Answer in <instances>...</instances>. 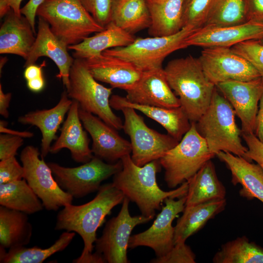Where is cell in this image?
I'll list each match as a JSON object with an SVG mask.
<instances>
[{
  "label": "cell",
  "instance_id": "obj_1",
  "mask_svg": "<svg viewBox=\"0 0 263 263\" xmlns=\"http://www.w3.org/2000/svg\"><path fill=\"white\" fill-rule=\"evenodd\" d=\"M123 193L113 184L102 185L96 196L84 204L67 205L56 216L55 229L65 230L79 234L83 240L84 247L80 256L73 261L75 263H106L103 256L93 253L96 231L112 209L122 203Z\"/></svg>",
  "mask_w": 263,
  "mask_h": 263
},
{
  "label": "cell",
  "instance_id": "obj_2",
  "mask_svg": "<svg viewBox=\"0 0 263 263\" xmlns=\"http://www.w3.org/2000/svg\"><path fill=\"white\" fill-rule=\"evenodd\" d=\"M121 161L122 168L113 175L112 183L125 197L136 204L143 216L152 219L166 198L179 199L187 195L188 181L170 191L159 188L156 181V174L161 166L159 160L141 167L133 162L131 154L123 157Z\"/></svg>",
  "mask_w": 263,
  "mask_h": 263
},
{
  "label": "cell",
  "instance_id": "obj_3",
  "mask_svg": "<svg viewBox=\"0 0 263 263\" xmlns=\"http://www.w3.org/2000/svg\"><path fill=\"white\" fill-rule=\"evenodd\" d=\"M167 81L178 96L191 122H196L210 105L216 86L207 77L198 58L189 55L169 61L164 69Z\"/></svg>",
  "mask_w": 263,
  "mask_h": 263
},
{
  "label": "cell",
  "instance_id": "obj_4",
  "mask_svg": "<svg viewBox=\"0 0 263 263\" xmlns=\"http://www.w3.org/2000/svg\"><path fill=\"white\" fill-rule=\"evenodd\" d=\"M235 115L231 104L216 87L209 106L195 122L197 131L215 156L224 151L244 157L247 148L242 144Z\"/></svg>",
  "mask_w": 263,
  "mask_h": 263
},
{
  "label": "cell",
  "instance_id": "obj_5",
  "mask_svg": "<svg viewBox=\"0 0 263 263\" xmlns=\"http://www.w3.org/2000/svg\"><path fill=\"white\" fill-rule=\"evenodd\" d=\"M36 16L46 21L53 33L68 46L105 28L96 22L80 0H45Z\"/></svg>",
  "mask_w": 263,
  "mask_h": 263
},
{
  "label": "cell",
  "instance_id": "obj_6",
  "mask_svg": "<svg viewBox=\"0 0 263 263\" xmlns=\"http://www.w3.org/2000/svg\"><path fill=\"white\" fill-rule=\"evenodd\" d=\"M214 156L197 131L195 122H191L190 129L182 139L159 159L168 187L176 188L188 181Z\"/></svg>",
  "mask_w": 263,
  "mask_h": 263
},
{
  "label": "cell",
  "instance_id": "obj_7",
  "mask_svg": "<svg viewBox=\"0 0 263 263\" xmlns=\"http://www.w3.org/2000/svg\"><path fill=\"white\" fill-rule=\"evenodd\" d=\"M113 88L99 83L89 72L83 59L75 58L69 74L68 96L76 101L79 108L100 118L116 130L123 129L120 117L112 111L110 99Z\"/></svg>",
  "mask_w": 263,
  "mask_h": 263
},
{
  "label": "cell",
  "instance_id": "obj_8",
  "mask_svg": "<svg viewBox=\"0 0 263 263\" xmlns=\"http://www.w3.org/2000/svg\"><path fill=\"white\" fill-rule=\"evenodd\" d=\"M194 30L185 27L170 36L135 38L129 46L108 49L102 53L129 61L143 72L161 68L167 56L188 47L185 39Z\"/></svg>",
  "mask_w": 263,
  "mask_h": 263
},
{
  "label": "cell",
  "instance_id": "obj_9",
  "mask_svg": "<svg viewBox=\"0 0 263 263\" xmlns=\"http://www.w3.org/2000/svg\"><path fill=\"white\" fill-rule=\"evenodd\" d=\"M48 164L61 188L76 198L98 191L103 181L122 168L121 160L113 163H106L94 156L76 167H65L54 162Z\"/></svg>",
  "mask_w": 263,
  "mask_h": 263
},
{
  "label": "cell",
  "instance_id": "obj_10",
  "mask_svg": "<svg viewBox=\"0 0 263 263\" xmlns=\"http://www.w3.org/2000/svg\"><path fill=\"white\" fill-rule=\"evenodd\" d=\"M124 116L123 129L129 135L132 148L131 158L141 167L159 160L179 141L169 134H162L149 127L135 110L130 107L120 109Z\"/></svg>",
  "mask_w": 263,
  "mask_h": 263
},
{
  "label": "cell",
  "instance_id": "obj_11",
  "mask_svg": "<svg viewBox=\"0 0 263 263\" xmlns=\"http://www.w3.org/2000/svg\"><path fill=\"white\" fill-rule=\"evenodd\" d=\"M40 155L38 149L32 145L22 150L20 159L24 170V179L46 210L56 211L72 204L74 197L61 188L48 163Z\"/></svg>",
  "mask_w": 263,
  "mask_h": 263
},
{
  "label": "cell",
  "instance_id": "obj_12",
  "mask_svg": "<svg viewBox=\"0 0 263 263\" xmlns=\"http://www.w3.org/2000/svg\"><path fill=\"white\" fill-rule=\"evenodd\" d=\"M129 202L125 197L120 212L107 222L102 235L95 242L96 252L103 256L106 263H130L127 249L132 230L137 225L151 220L142 214L132 216Z\"/></svg>",
  "mask_w": 263,
  "mask_h": 263
},
{
  "label": "cell",
  "instance_id": "obj_13",
  "mask_svg": "<svg viewBox=\"0 0 263 263\" xmlns=\"http://www.w3.org/2000/svg\"><path fill=\"white\" fill-rule=\"evenodd\" d=\"M198 58L207 77L215 86L229 80L250 81L261 77L248 61L231 48H203Z\"/></svg>",
  "mask_w": 263,
  "mask_h": 263
},
{
  "label": "cell",
  "instance_id": "obj_14",
  "mask_svg": "<svg viewBox=\"0 0 263 263\" xmlns=\"http://www.w3.org/2000/svg\"><path fill=\"white\" fill-rule=\"evenodd\" d=\"M186 195L175 200L167 198L152 225L145 231L131 236L129 248L144 246L151 248L157 257L168 253L174 245V219L185 207Z\"/></svg>",
  "mask_w": 263,
  "mask_h": 263
},
{
  "label": "cell",
  "instance_id": "obj_15",
  "mask_svg": "<svg viewBox=\"0 0 263 263\" xmlns=\"http://www.w3.org/2000/svg\"><path fill=\"white\" fill-rule=\"evenodd\" d=\"M216 87L240 119L242 133H255L259 104L263 93V78L229 80L220 83Z\"/></svg>",
  "mask_w": 263,
  "mask_h": 263
},
{
  "label": "cell",
  "instance_id": "obj_16",
  "mask_svg": "<svg viewBox=\"0 0 263 263\" xmlns=\"http://www.w3.org/2000/svg\"><path fill=\"white\" fill-rule=\"evenodd\" d=\"M263 38V24L248 21L226 26H203L185 39L188 46L229 47L243 41Z\"/></svg>",
  "mask_w": 263,
  "mask_h": 263
},
{
  "label": "cell",
  "instance_id": "obj_17",
  "mask_svg": "<svg viewBox=\"0 0 263 263\" xmlns=\"http://www.w3.org/2000/svg\"><path fill=\"white\" fill-rule=\"evenodd\" d=\"M80 119L92 139L94 156L110 163L121 160L132 152L130 142L120 136L115 129L97 116L79 108Z\"/></svg>",
  "mask_w": 263,
  "mask_h": 263
},
{
  "label": "cell",
  "instance_id": "obj_18",
  "mask_svg": "<svg viewBox=\"0 0 263 263\" xmlns=\"http://www.w3.org/2000/svg\"><path fill=\"white\" fill-rule=\"evenodd\" d=\"M68 49V46L53 33L49 24L38 17L36 40L25 60L24 67L35 64L40 57L50 58L59 70L56 77L62 79L66 89L69 86L70 71L75 59L69 55Z\"/></svg>",
  "mask_w": 263,
  "mask_h": 263
},
{
  "label": "cell",
  "instance_id": "obj_19",
  "mask_svg": "<svg viewBox=\"0 0 263 263\" xmlns=\"http://www.w3.org/2000/svg\"><path fill=\"white\" fill-rule=\"evenodd\" d=\"M126 92V98L132 103L168 108L181 106L163 68L143 72L136 85Z\"/></svg>",
  "mask_w": 263,
  "mask_h": 263
},
{
  "label": "cell",
  "instance_id": "obj_20",
  "mask_svg": "<svg viewBox=\"0 0 263 263\" xmlns=\"http://www.w3.org/2000/svg\"><path fill=\"white\" fill-rule=\"evenodd\" d=\"M83 59L89 72L97 81L125 91L136 85L143 73L129 61L102 53Z\"/></svg>",
  "mask_w": 263,
  "mask_h": 263
},
{
  "label": "cell",
  "instance_id": "obj_21",
  "mask_svg": "<svg viewBox=\"0 0 263 263\" xmlns=\"http://www.w3.org/2000/svg\"><path fill=\"white\" fill-rule=\"evenodd\" d=\"M79 110L78 103L73 100L60 129V134L51 145L50 152L56 153L63 149H67L75 161L83 164L89 161L94 155L89 146L87 132L83 129Z\"/></svg>",
  "mask_w": 263,
  "mask_h": 263
},
{
  "label": "cell",
  "instance_id": "obj_22",
  "mask_svg": "<svg viewBox=\"0 0 263 263\" xmlns=\"http://www.w3.org/2000/svg\"><path fill=\"white\" fill-rule=\"evenodd\" d=\"M112 108L120 110L124 107L132 108L144 113L160 124L168 134L180 141L191 126V122L180 106L176 108L144 105L132 103L125 97L112 95L110 99Z\"/></svg>",
  "mask_w": 263,
  "mask_h": 263
},
{
  "label": "cell",
  "instance_id": "obj_23",
  "mask_svg": "<svg viewBox=\"0 0 263 263\" xmlns=\"http://www.w3.org/2000/svg\"><path fill=\"white\" fill-rule=\"evenodd\" d=\"M72 102L73 100L69 97L65 90L61 94L58 102L54 107L30 112L19 117L18 121L21 124L35 126L39 129L42 135L41 157H45L50 152L51 144L57 138L56 133L63 122Z\"/></svg>",
  "mask_w": 263,
  "mask_h": 263
},
{
  "label": "cell",
  "instance_id": "obj_24",
  "mask_svg": "<svg viewBox=\"0 0 263 263\" xmlns=\"http://www.w3.org/2000/svg\"><path fill=\"white\" fill-rule=\"evenodd\" d=\"M216 156L230 170L232 184L241 185L240 196L248 200L256 198L263 203V170L260 166L229 152L221 151Z\"/></svg>",
  "mask_w": 263,
  "mask_h": 263
},
{
  "label": "cell",
  "instance_id": "obj_25",
  "mask_svg": "<svg viewBox=\"0 0 263 263\" xmlns=\"http://www.w3.org/2000/svg\"><path fill=\"white\" fill-rule=\"evenodd\" d=\"M4 17L0 28V54H14L26 60L36 40V33L23 15L18 16L11 9Z\"/></svg>",
  "mask_w": 263,
  "mask_h": 263
},
{
  "label": "cell",
  "instance_id": "obj_26",
  "mask_svg": "<svg viewBox=\"0 0 263 263\" xmlns=\"http://www.w3.org/2000/svg\"><path fill=\"white\" fill-rule=\"evenodd\" d=\"M135 38L110 22L102 31L87 37L78 44L68 46L74 58L86 59L111 48L129 46Z\"/></svg>",
  "mask_w": 263,
  "mask_h": 263
},
{
  "label": "cell",
  "instance_id": "obj_27",
  "mask_svg": "<svg viewBox=\"0 0 263 263\" xmlns=\"http://www.w3.org/2000/svg\"><path fill=\"white\" fill-rule=\"evenodd\" d=\"M151 17V37L174 35L183 28L184 0H146Z\"/></svg>",
  "mask_w": 263,
  "mask_h": 263
},
{
  "label": "cell",
  "instance_id": "obj_28",
  "mask_svg": "<svg viewBox=\"0 0 263 263\" xmlns=\"http://www.w3.org/2000/svg\"><path fill=\"white\" fill-rule=\"evenodd\" d=\"M185 207L225 199L226 189L219 179L214 164L208 161L189 180Z\"/></svg>",
  "mask_w": 263,
  "mask_h": 263
},
{
  "label": "cell",
  "instance_id": "obj_29",
  "mask_svg": "<svg viewBox=\"0 0 263 263\" xmlns=\"http://www.w3.org/2000/svg\"><path fill=\"white\" fill-rule=\"evenodd\" d=\"M226 199L185 207L182 215L174 226V244L186 242L187 239L200 230L211 219L223 211Z\"/></svg>",
  "mask_w": 263,
  "mask_h": 263
},
{
  "label": "cell",
  "instance_id": "obj_30",
  "mask_svg": "<svg viewBox=\"0 0 263 263\" xmlns=\"http://www.w3.org/2000/svg\"><path fill=\"white\" fill-rule=\"evenodd\" d=\"M110 20L132 35L148 29L151 22L146 0H111Z\"/></svg>",
  "mask_w": 263,
  "mask_h": 263
},
{
  "label": "cell",
  "instance_id": "obj_31",
  "mask_svg": "<svg viewBox=\"0 0 263 263\" xmlns=\"http://www.w3.org/2000/svg\"><path fill=\"white\" fill-rule=\"evenodd\" d=\"M32 231L27 214L0 206V246L10 249L27 245Z\"/></svg>",
  "mask_w": 263,
  "mask_h": 263
},
{
  "label": "cell",
  "instance_id": "obj_32",
  "mask_svg": "<svg viewBox=\"0 0 263 263\" xmlns=\"http://www.w3.org/2000/svg\"><path fill=\"white\" fill-rule=\"evenodd\" d=\"M0 205L27 214L41 211L44 207L24 179L0 184Z\"/></svg>",
  "mask_w": 263,
  "mask_h": 263
},
{
  "label": "cell",
  "instance_id": "obj_33",
  "mask_svg": "<svg viewBox=\"0 0 263 263\" xmlns=\"http://www.w3.org/2000/svg\"><path fill=\"white\" fill-rule=\"evenodd\" d=\"M75 232L65 231L50 247L42 248L24 246L9 249L6 252L0 246V262L2 263H41L55 253L64 250L71 243Z\"/></svg>",
  "mask_w": 263,
  "mask_h": 263
},
{
  "label": "cell",
  "instance_id": "obj_34",
  "mask_svg": "<svg viewBox=\"0 0 263 263\" xmlns=\"http://www.w3.org/2000/svg\"><path fill=\"white\" fill-rule=\"evenodd\" d=\"M214 263H263V248L245 236L228 241L214 255Z\"/></svg>",
  "mask_w": 263,
  "mask_h": 263
},
{
  "label": "cell",
  "instance_id": "obj_35",
  "mask_svg": "<svg viewBox=\"0 0 263 263\" xmlns=\"http://www.w3.org/2000/svg\"><path fill=\"white\" fill-rule=\"evenodd\" d=\"M247 21L246 0H211L203 26H226Z\"/></svg>",
  "mask_w": 263,
  "mask_h": 263
},
{
  "label": "cell",
  "instance_id": "obj_36",
  "mask_svg": "<svg viewBox=\"0 0 263 263\" xmlns=\"http://www.w3.org/2000/svg\"><path fill=\"white\" fill-rule=\"evenodd\" d=\"M211 0H184L183 28L197 30L204 25Z\"/></svg>",
  "mask_w": 263,
  "mask_h": 263
},
{
  "label": "cell",
  "instance_id": "obj_37",
  "mask_svg": "<svg viewBox=\"0 0 263 263\" xmlns=\"http://www.w3.org/2000/svg\"><path fill=\"white\" fill-rule=\"evenodd\" d=\"M231 48L248 61L263 78V44L260 40L243 41Z\"/></svg>",
  "mask_w": 263,
  "mask_h": 263
},
{
  "label": "cell",
  "instance_id": "obj_38",
  "mask_svg": "<svg viewBox=\"0 0 263 263\" xmlns=\"http://www.w3.org/2000/svg\"><path fill=\"white\" fill-rule=\"evenodd\" d=\"M196 256L185 242L178 243L166 255L152 259V263H195Z\"/></svg>",
  "mask_w": 263,
  "mask_h": 263
},
{
  "label": "cell",
  "instance_id": "obj_39",
  "mask_svg": "<svg viewBox=\"0 0 263 263\" xmlns=\"http://www.w3.org/2000/svg\"><path fill=\"white\" fill-rule=\"evenodd\" d=\"M96 22L105 28L110 22L111 0H80Z\"/></svg>",
  "mask_w": 263,
  "mask_h": 263
},
{
  "label": "cell",
  "instance_id": "obj_40",
  "mask_svg": "<svg viewBox=\"0 0 263 263\" xmlns=\"http://www.w3.org/2000/svg\"><path fill=\"white\" fill-rule=\"evenodd\" d=\"M24 168L15 156L0 160V184L24 179Z\"/></svg>",
  "mask_w": 263,
  "mask_h": 263
},
{
  "label": "cell",
  "instance_id": "obj_41",
  "mask_svg": "<svg viewBox=\"0 0 263 263\" xmlns=\"http://www.w3.org/2000/svg\"><path fill=\"white\" fill-rule=\"evenodd\" d=\"M242 136L247 148L244 157L249 161H255L263 170V143L254 133H242Z\"/></svg>",
  "mask_w": 263,
  "mask_h": 263
},
{
  "label": "cell",
  "instance_id": "obj_42",
  "mask_svg": "<svg viewBox=\"0 0 263 263\" xmlns=\"http://www.w3.org/2000/svg\"><path fill=\"white\" fill-rule=\"evenodd\" d=\"M23 138L6 133L0 135V160L15 156L19 149L23 144Z\"/></svg>",
  "mask_w": 263,
  "mask_h": 263
},
{
  "label": "cell",
  "instance_id": "obj_43",
  "mask_svg": "<svg viewBox=\"0 0 263 263\" xmlns=\"http://www.w3.org/2000/svg\"><path fill=\"white\" fill-rule=\"evenodd\" d=\"M247 21L263 24V0H246Z\"/></svg>",
  "mask_w": 263,
  "mask_h": 263
},
{
  "label": "cell",
  "instance_id": "obj_44",
  "mask_svg": "<svg viewBox=\"0 0 263 263\" xmlns=\"http://www.w3.org/2000/svg\"><path fill=\"white\" fill-rule=\"evenodd\" d=\"M45 0H29V1L20 9V13L29 20L32 27L36 33L35 18L36 12L39 6Z\"/></svg>",
  "mask_w": 263,
  "mask_h": 263
},
{
  "label": "cell",
  "instance_id": "obj_45",
  "mask_svg": "<svg viewBox=\"0 0 263 263\" xmlns=\"http://www.w3.org/2000/svg\"><path fill=\"white\" fill-rule=\"evenodd\" d=\"M22 0H0V17L2 18L11 9L15 13L20 16V4Z\"/></svg>",
  "mask_w": 263,
  "mask_h": 263
},
{
  "label": "cell",
  "instance_id": "obj_46",
  "mask_svg": "<svg viewBox=\"0 0 263 263\" xmlns=\"http://www.w3.org/2000/svg\"><path fill=\"white\" fill-rule=\"evenodd\" d=\"M254 134L256 137L263 143V93L259 104Z\"/></svg>",
  "mask_w": 263,
  "mask_h": 263
},
{
  "label": "cell",
  "instance_id": "obj_47",
  "mask_svg": "<svg viewBox=\"0 0 263 263\" xmlns=\"http://www.w3.org/2000/svg\"><path fill=\"white\" fill-rule=\"evenodd\" d=\"M12 97L10 93H4L1 84H0V114L4 118L9 117L8 109Z\"/></svg>",
  "mask_w": 263,
  "mask_h": 263
},
{
  "label": "cell",
  "instance_id": "obj_48",
  "mask_svg": "<svg viewBox=\"0 0 263 263\" xmlns=\"http://www.w3.org/2000/svg\"><path fill=\"white\" fill-rule=\"evenodd\" d=\"M44 62L41 66L32 64L25 67L24 77L26 81L32 80L39 77L43 76L42 68L45 65Z\"/></svg>",
  "mask_w": 263,
  "mask_h": 263
},
{
  "label": "cell",
  "instance_id": "obj_49",
  "mask_svg": "<svg viewBox=\"0 0 263 263\" xmlns=\"http://www.w3.org/2000/svg\"><path fill=\"white\" fill-rule=\"evenodd\" d=\"M7 123L4 120L0 121V132L13 135H16L22 138H31L34 136V133L28 131H18L9 129L7 127Z\"/></svg>",
  "mask_w": 263,
  "mask_h": 263
},
{
  "label": "cell",
  "instance_id": "obj_50",
  "mask_svg": "<svg viewBox=\"0 0 263 263\" xmlns=\"http://www.w3.org/2000/svg\"><path fill=\"white\" fill-rule=\"evenodd\" d=\"M27 86L32 92L38 93L41 91L45 86V80L43 76L27 81Z\"/></svg>",
  "mask_w": 263,
  "mask_h": 263
},
{
  "label": "cell",
  "instance_id": "obj_51",
  "mask_svg": "<svg viewBox=\"0 0 263 263\" xmlns=\"http://www.w3.org/2000/svg\"><path fill=\"white\" fill-rule=\"evenodd\" d=\"M260 41L262 44H263V38L262 39L260 40Z\"/></svg>",
  "mask_w": 263,
  "mask_h": 263
}]
</instances>
